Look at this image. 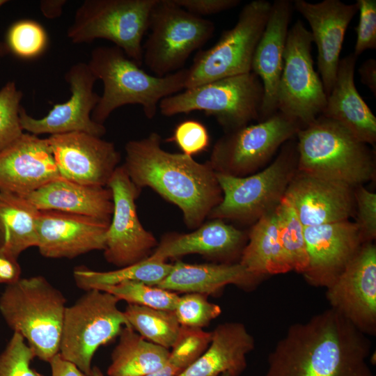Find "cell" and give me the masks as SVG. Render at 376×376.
Masks as SVG:
<instances>
[{"instance_id": "obj_1", "label": "cell", "mask_w": 376, "mask_h": 376, "mask_svg": "<svg viewBox=\"0 0 376 376\" xmlns=\"http://www.w3.org/2000/svg\"><path fill=\"white\" fill-rule=\"evenodd\" d=\"M370 349L368 336L330 308L288 327L264 376H375Z\"/></svg>"}, {"instance_id": "obj_2", "label": "cell", "mask_w": 376, "mask_h": 376, "mask_svg": "<svg viewBox=\"0 0 376 376\" xmlns=\"http://www.w3.org/2000/svg\"><path fill=\"white\" fill-rule=\"evenodd\" d=\"M123 166L140 189L150 187L181 210L187 227L196 229L222 200L216 173L206 162L162 147L157 132L128 141Z\"/></svg>"}, {"instance_id": "obj_3", "label": "cell", "mask_w": 376, "mask_h": 376, "mask_svg": "<svg viewBox=\"0 0 376 376\" xmlns=\"http://www.w3.org/2000/svg\"><path fill=\"white\" fill-rule=\"evenodd\" d=\"M103 92L92 113V118L102 124L118 108L139 104L148 119L153 118L162 100L185 89L188 68L164 77L151 75L116 46L94 48L88 63Z\"/></svg>"}, {"instance_id": "obj_4", "label": "cell", "mask_w": 376, "mask_h": 376, "mask_svg": "<svg viewBox=\"0 0 376 376\" xmlns=\"http://www.w3.org/2000/svg\"><path fill=\"white\" fill-rule=\"evenodd\" d=\"M296 136L298 171L354 188L375 176L373 151L338 123L320 115Z\"/></svg>"}, {"instance_id": "obj_5", "label": "cell", "mask_w": 376, "mask_h": 376, "mask_svg": "<svg viewBox=\"0 0 376 376\" xmlns=\"http://www.w3.org/2000/svg\"><path fill=\"white\" fill-rule=\"evenodd\" d=\"M66 299L44 276L20 279L0 296V313L35 357L49 363L59 353Z\"/></svg>"}, {"instance_id": "obj_6", "label": "cell", "mask_w": 376, "mask_h": 376, "mask_svg": "<svg viewBox=\"0 0 376 376\" xmlns=\"http://www.w3.org/2000/svg\"><path fill=\"white\" fill-rule=\"evenodd\" d=\"M297 142L292 139L261 171L244 177L216 173L223 197L207 218L254 224L273 212L297 170Z\"/></svg>"}, {"instance_id": "obj_7", "label": "cell", "mask_w": 376, "mask_h": 376, "mask_svg": "<svg viewBox=\"0 0 376 376\" xmlns=\"http://www.w3.org/2000/svg\"><path fill=\"white\" fill-rule=\"evenodd\" d=\"M263 99L262 82L251 72L186 88L162 100L158 108L165 116L203 111L229 132L259 121Z\"/></svg>"}, {"instance_id": "obj_8", "label": "cell", "mask_w": 376, "mask_h": 376, "mask_svg": "<svg viewBox=\"0 0 376 376\" xmlns=\"http://www.w3.org/2000/svg\"><path fill=\"white\" fill-rule=\"evenodd\" d=\"M157 0H85L75 11L67 36L75 44L105 39L139 66L142 40Z\"/></svg>"}, {"instance_id": "obj_9", "label": "cell", "mask_w": 376, "mask_h": 376, "mask_svg": "<svg viewBox=\"0 0 376 376\" xmlns=\"http://www.w3.org/2000/svg\"><path fill=\"white\" fill-rule=\"evenodd\" d=\"M119 301L110 293L91 289L65 308L59 354L87 376L91 375L97 349L130 326L118 307Z\"/></svg>"}, {"instance_id": "obj_10", "label": "cell", "mask_w": 376, "mask_h": 376, "mask_svg": "<svg viewBox=\"0 0 376 376\" xmlns=\"http://www.w3.org/2000/svg\"><path fill=\"white\" fill-rule=\"evenodd\" d=\"M214 29L212 21L187 11L173 0H157L150 13L149 36L143 45V63L158 77L180 70Z\"/></svg>"}, {"instance_id": "obj_11", "label": "cell", "mask_w": 376, "mask_h": 376, "mask_svg": "<svg viewBox=\"0 0 376 376\" xmlns=\"http://www.w3.org/2000/svg\"><path fill=\"white\" fill-rule=\"evenodd\" d=\"M272 3L254 0L241 10L235 26L225 30L211 47L198 52L188 68L185 89L251 72L257 45L267 22Z\"/></svg>"}, {"instance_id": "obj_12", "label": "cell", "mask_w": 376, "mask_h": 376, "mask_svg": "<svg viewBox=\"0 0 376 376\" xmlns=\"http://www.w3.org/2000/svg\"><path fill=\"white\" fill-rule=\"evenodd\" d=\"M313 38L301 20L289 29L277 91V110L305 127L324 109L327 95L311 54Z\"/></svg>"}, {"instance_id": "obj_13", "label": "cell", "mask_w": 376, "mask_h": 376, "mask_svg": "<svg viewBox=\"0 0 376 376\" xmlns=\"http://www.w3.org/2000/svg\"><path fill=\"white\" fill-rule=\"evenodd\" d=\"M301 126L280 111L257 124L226 132L214 144L207 163L216 173L244 177L265 165Z\"/></svg>"}, {"instance_id": "obj_14", "label": "cell", "mask_w": 376, "mask_h": 376, "mask_svg": "<svg viewBox=\"0 0 376 376\" xmlns=\"http://www.w3.org/2000/svg\"><path fill=\"white\" fill-rule=\"evenodd\" d=\"M107 186L112 192L113 210L105 237L106 260L121 268L147 259L158 241L143 228L137 214L135 201L141 189L123 165L116 168Z\"/></svg>"}, {"instance_id": "obj_15", "label": "cell", "mask_w": 376, "mask_h": 376, "mask_svg": "<svg viewBox=\"0 0 376 376\" xmlns=\"http://www.w3.org/2000/svg\"><path fill=\"white\" fill-rule=\"evenodd\" d=\"M331 308L367 336L376 333V246L363 243L342 273L326 288Z\"/></svg>"}, {"instance_id": "obj_16", "label": "cell", "mask_w": 376, "mask_h": 376, "mask_svg": "<svg viewBox=\"0 0 376 376\" xmlns=\"http://www.w3.org/2000/svg\"><path fill=\"white\" fill-rule=\"evenodd\" d=\"M71 91L68 101L54 105L41 118L29 116L22 107L19 111L23 130L38 135L83 132L99 137L106 133V128L92 118V113L98 103L100 95L93 90L97 79L88 63L73 64L64 76Z\"/></svg>"}, {"instance_id": "obj_17", "label": "cell", "mask_w": 376, "mask_h": 376, "mask_svg": "<svg viewBox=\"0 0 376 376\" xmlns=\"http://www.w3.org/2000/svg\"><path fill=\"white\" fill-rule=\"evenodd\" d=\"M47 139L61 176L72 182L107 186L120 161L113 143L88 133L72 132Z\"/></svg>"}, {"instance_id": "obj_18", "label": "cell", "mask_w": 376, "mask_h": 376, "mask_svg": "<svg viewBox=\"0 0 376 376\" xmlns=\"http://www.w3.org/2000/svg\"><path fill=\"white\" fill-rule=\"evenodd\" d=\"M308 266L302 274L315 287H328L363 244L359 229L350 220L304 226Z\"/></svg>"}, {"instance_id": "obj_19", "label": "cell", "mask_w": 376, "mask_h": 376, "mask_svg": "<svg viewBox=\"0 0 376 376\" xmlns=\"http://www.w3.org/2000/svg\"><path fill=\"white\" fill-rule=\"evenodd\" d=\"M292 5L310 26L318 51V74L327 96L335 83L347 28L358 12V5L357 2L345 3L340 0L318 3L295 0Z\"/></svg>"}, {"instance_id": "obj_20", "label": "cell", "mask_w": 376, "mask_h": 376, "mask_svg": "<svg viewBox=\"0 0 376 376\" xmlns=\"http://www.w3.org/2000/svg\"><path fill=\"white\" fill-rule=\"evenodd\" d=\"M354 188L297 170L284 197L304 226L350 220L355 213Z\"/></svg>"}, {"instance_id": "obj_21", "label": "cell", "mask_w": 376, "mask_h": 376, "mask_svg": "<svg viewBox=\"0 0 376 376\" xmlns=\"http://www.w3.org/2000/svg\"><path fill=\"white\" fill-rule=\"evenodd\" d=\"M110 222L56 210H40L38 228L40 253L49 258H74L105 248Z\"/></svg>"}, {"instance_id": "obj_22", "label": "cell", "mask_w": 376, "mask_h": 376, "mask_svg": "<svg viewBox=\"0 0 376 376\" xmlns=\"http://www.w3.org/2000/svg\"><path fill=\"white\" fill-rule=\"evenodd\" d=\"M60 178L47 139L24 132L0 152V191L25 196Z\"/></svg>"}, {"instance_id": "obj_23", "label": "cell", "mask_w": 376, "mask_h": 376, "mask_svg": "<svg viewBox=\"0 0 376 376\" xmlns=\"http://www.w3.org/2000/svg\"><path fill=\"white\" fill-rule=\"evenodd\" d=\"M247 233L218 219L203 223L191 233L164 234L150 260L166 261L199 254L217 263H235L247 242ZM239 263V262H238Z\"/></svg>"}, {"instance_id": "obj_24", "label": "cell", "mask_w": 376, "mask_h": 376, "mask_svg": "<svg viewBox=\"0 0 376 376\" xmlns=\"http://www.w3.org/2000/svg\"><path fill=\"white\" fill-rule=\"evenodd\" d=\"M293 10L292 1L275 0L256 48L251 72L260 79L263 99L259 121L278 111L277 91L283 66V54Z\"/></svg>"}, {"instance_id": "obj_25", "label": "cell", "mask_w": 376, "mask_h": 376, "mask_svg": "<svg viewBox=\"0 0 376 376\" xmlns=\"http://www.w3.org/2000/svg\"><path fill=\"white\" fill-rule=\"evenodd\" d=\"M357 60L353 52L340 58L335 83L321 115L338 123L361 141L374 146L376 118L355 86Z\"/></svg>"}, {"instance_id": "obj_26", "label": "cell", "mask_w": 376, "mask_h": 376, "mask_svg": "<svg viewBox=\"0 0 376 376\" xmlns=\"http://www.w3.org/2000/svg\"><path fill=\"white\" fill-rule=\"evenodd\" d=\"M39 210H56L111 221L112 192L107 186L77 183L63 178L24 196Z\"/></svg>"}, {"instance_id": "obj_27", "label": "cell", "mask_w": 376, "mask_h": 376, "mask_svg": "<svg viewBox=\"0 0 376 376\" xmlns=\"http://www.w3.org/2000/svg\"><path fill=\"white\" fill-rule=\"evenodd\" d=\"M255 340L240 322H226L212 331L209 346L203 354L178 376H240L246 368L247 355Z\"/></svg>"}, {"instance_id": "obj_28", "label": "cell", "mask_w": 376, "mask_h": 376, "mask_svg": "<svg viewBox=\"0 0 376 376\" xmlns=\"http://www.w3.org/2000/svg\"><path fill=\"white\" fill-rule=\"evenodd\" d=\"M240 263L189 264L177 261L156 285L174 292L217 295L228 285L251 290L262 281Z\"/></svg>"}, {"instance_id": "obj_29", "label": "cell", "mask_w": 376, "mask_h": 376, "mask_svg": "<svg viewBox=\"0 0 376 376\" xmlns=\"http://www.w3.org/2000/svg\"><path fill=\"white\" fill-rule=\"evenodd\" d=\"M247 237L239 263L248 272L263 279L291 271L280 244L274 210L256 221Z\"/></svg>"}, {"instance_id": "obj_30", "label": "cell", "mask_w": 376, "mask_h": 376, "mask_svg": "<svg viewBox=\"0 0 376 376\" xmlns=\"http://www.w3.org/2000/svg\"><path fill=\"white\" fill-rule=\"evenodd\" d=\"M118 337L108 376H146L166 364L170 350L144 339L131 327H124Z\"/></svg>"}, {"instance_id": "obj_31", "label": "cell", "mask_w": 376, "mask_h": 376, "mask_svg": "<svg viewBox=\"0 0 376 376\" xmlns=\"http://www.w3.org/2000/svg\"><path fill=\"white\" fill-rule=\"evenodd\" d=\"M40 213L26 198L0 191V247L18 258L37 246Z\"/></svg>"}, {"instance_id": "obj_32", "label": "cell", "mask_w": 376, "mask_h": 376, "mask_svg": "<svg viewBox=\"0 0 376 376\" xmlns=\"http://www.w3.org/2000/svg\"><path fill=\"white\" fill-rule=\"evenodd\" d=\"M173 264L148 258L136 264L108 272L94 271L77 266L73 277L78 288L89 290L99 285H114L123 281H137L157 285L169 274Z\"/></svg>"}, {"instance_id": "obj_33", "label": "cell", "mask_w": 376, "mask_h": 376, "mask_svg": "<svg viewBox=\"0 0 376 376\" xmlns=\"http://www.w3.org/2000/svg\"><path fill=\"white\" fill-rule=\"evenodd\" d=\"M123 313L130 326L144 339L169 350L175 342L180 324L173 311L128 304Z\"/></svg>"}, {"instance_id": "obj_34", "label": "cell", "mask_w": 376, "mask_h": 376, "mask_svg": "<svg viewBox=\"0 0 376 376\" xmlns=\"http://www.w3.org/2000/svg\"><path fill=\"white\" fill-rule=\"evenodd\" d=\"M280 244L291 271L303 274L308 266L304 226L290 202L283 197L274 210Z\"/></svg>"}, {"instance_id": "obj_35", "label": "cell", "mask_w": 376, "mask_h": 376, "mask_svg": "<svg viewBox=\"0 0 376 376\" xmlns=\"http://www.w3.org/2000/svg\"><path fill=\"white\" fill-rule=\"evenodd\" d=\"M212 331L180 326L178 336L170 350L166 364L146 376H178L193 364L206 350Z\"/></svg>"}, {"instance_id": "obj_36", "label": "cell", "mask_w": 376, "mask_h": 376, "mask_svg": "<svg viewBox=\"0 0 376 376\" xmlns=\"http://www.w3.org/2000/svg\"><path fill=\"white\" fill-rule=\"evenodd\" d=\"M93 289L110 293L128 304L168 311H174L179 298L177 292L137 281H126Z\"/></svg>"}, {"instance_id": "obj_37", "label": "cell", "mask_w": 376, "mask_h": 376, "mask_svg": "<svg viewBox=\"0 0 376 376\" xmlns=\"http://www.w3.org/2000/svg\"><path fill=\"white\" fill-rule=\"evenodd\" d=\"M47 42V36L45 29L31 19L15 22L7 34L8 49L23 58H31L40 54Z\"/></svg>"}, {"instance_id": "obj_38", "label": "cell", "mask_w": 376, "mask_h": 376, "mask_svg": "<svg viewBox=\"0 0 376 376\" xmlns=\"http://www.w3.org/2000/svg\"><path fill=\"white\" fill-rule=\"evenodd\" d=\"M22 93L15 82H7L0 90V152L24 133L19 119Z\"/></svg>"}, {"instance_id": "obj_39", "label": "cell", "mask_w": 376, "mask_h": 376, "mask_svg": "<svg viewBox=\"0 0 376 376\" xmlns=\"http://www.w3.org/2000/svg\"><path fill=\"white\" fill-rule=\"evenodd\" d=\"M207 297L194 292L179 296L173 311L180 326L203 329L218 318L221 308L209 301Z\"/></svg>"}, {"instance_id": "obj_40", "label": "cell", "mask_w": 376, "mask_h": 376, "mask_svg": "<svg viewBox=\"0 0 376 376\" xmlns=\"http://www.w3.org/2000/svg\"><path fill=\"white\" fill-rule=\"evenodd\" d=\"M35 357L24 338L13 332L0 353V376H44L31 366Z\"/></svg>"}, {"instance_id": "obj_41", "label": "cell", "mask_w": 376, "mask_h": 376, "mask_svg": "<svg viewBox=\"0 0 376 376\" xmlns=\"http://www.w3.org/2000/svg\"><path fill=\"white\" fill-rule=\"evenodd\" d=\"M167 141L175 143L182 153L193 157L207 150L210 135L203 123L189 119L178 124Z\"/></svg>"}, {"instance_id": "obj_42", "label": "cell", "mask_w": 376, "mask_h": 376, "mask_svg": "<svg viewBox=\"0 0 376 376\" xmlns=\"http://www.w3.org/2000/svg\"><path fill=\"white\" fill-rule=\"evenodd\" d=\"M357 224L363 244L376 237V194L362 185L354 189Z\"/></svg>"}, {"instance_id": "obj_43", "label": "cell", "mask_w": 376, "mask_h": 376, "mask_svg": "<svg viewBox=\"0 0 376 376\" xmlns=\"http://www.w3.org/2000/svg\"><path fill=\"white\" fill-rule=\"evenodd\" d=\"M359 20L356 28L357 39L354 54L361 55L366 50L376 48V1L357 0Z\"/></svg>"}, {"instance_id": "obj_44", "label": "cell", "mask_w": 376, "mask_h": 376, "mask_svg": "<svg viewBox=\"0 0 376 376\" xmlns=\"http://www.w3.org/2000/svg\"><path fill=\"white\" fill-rule=\"evenodd\" d=\"M187 11L201 17L230 10L240 3V0H173Z\"/></svg>"}, {"instance_id": "obj_45", "label": "cell", "mask_w": 376, "mask_h": 376, "mask_svg": "<svg viewBox=\"0 0 376 376\" xmlns=\"http://www.w3.org/2000/svg\"><path fill=\"white\" fill-rule=\"evenodd\" d=\"M21 273L17 257L0 247V284L8 285L16 283L21 279Z\"/></svg>"}, {"instance_id": "obj_46", "label": "cell", "mask_w": 376, "mask_h": 376, "mask_svg": "<svg viewBox=\"0 0 376 376\" xmlns=\"http://www.w3.org/2000/svg\"><path fill=\"white\" fill-rule=\"evenodd\" d=\"M49 363L51 367V376H87L75 365L64 359L59 353Z\"/></svg>"}, {"instance_id": "obj_47", "label": "cell", "mask_w": 376, "mask_h": 376, "mask_svg": "<svg viewBox=\"0 0 376 376\" xmlns=\"http://www.w3.org/2000/svg\"><path fill=\"white\" fill-rule=\"evenodd\" d=\"M361 83L366 86L376 96V61L374 58L366 60L359 68Z\"/></svg>"}, {"instance_id": "obj_48", "label": "cell", "mask_w": 376, "mask_h": 376, "mask_svg": "<svg viewBox=\"0 0 376 376\" xmlns=\"http://www.w3.org/2000/svg\"><path fill=\"white\" fill-rule=\"evenodd\" d=\"M65 2V0H43L40 3V10L45 17L54 19L61 15Z\"/></svg>"}, {"instance_id": "obj_49", "label": "cell", "mask_w": 376, "mask_h": 376, "mask_svg": "<svg viewBox=\"0 0 376 376\" xmlns=\"http://www.w3.org/2000/svg\"><path fill=\"white\" fill-rule=\"evenodd\" d=\"M7 2L6 0H0V7ZM9 49L6 43L0 42V56H3L8 52Z\"/></svg>"}, {"instance_id": "obj_50", "label": "cell", "mask_w": 376, "mask_h": 376, "mask_svg": "<svg viewBox=\"0 0 376 376\" xmlns=\"http://www.w3.org/2000/svg\"><path fill=\"white\" fill-rule=\"evenodd\" d=\"M91 376H104L102 370L99 367L95 366H93Z\"/></svg>"}, {"instance_id": "obj_51", "label": "cell", "mask_w": 376, "mask_h": 376, "mask_svg": "<svg viewBox=\"0 0 376 376\" xmlns=\"http://www.w3.org/2000/svg\"><path fill=\"white\" fill-rule=\"evenodd\" d=\"M219 376H230V375L228 373H226L221 374V375H219Z\"/></svg>"}]
</instances>
